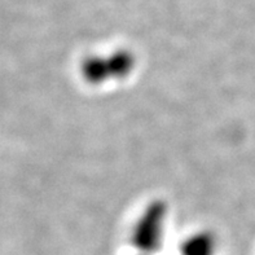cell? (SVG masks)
Masks as SVG:
<instances>
[{
    "label": "cell",
    "mask_w": 255,
    "mask_h": 255,
    "mask_svg": "<svg viewBox=\"0 0 255 255\" xmlns=\"http://www.w3.org/2000/svg\"><path fill=\"white\" fill-rule=\"evenodd\" d=\"M137 255H142V254H137Z\"/></svg>",
    "instance_id": "5"
},
{
    "label": "cell",
    "mask_w": 255,
    "mask_h": 255,
    "mask_svg": "<svg viewBox=\"0 0 255 255\" xmlns=\"http://www.w3.org/2000/svg\"><path fill=\"white\" fill-rule=\"evenodd\" d=\"M112 81H122L132 74L136 68V56L126 48L116 49L107 55Z\"/></svg>",
    "instance_id": "4"
},
{
    "label": "cell",
    "mask_w": 255,
    "mask_h": 255,
    "mask_svg": "<svg viewBox=\"0 0 255 255\" xmlns=\"http://www.w3.org/2000/svg\"><path fill=\"white\" fill-rule=\"evenodd\" d=\"M81 75L90 86H104L112 82L107 55H90L81 64Z\"/></svg>",
    "instance_id": "2"
},
{
    "label": "cell",
    "mask_w": 255,
    "mask_h": 255,
    "mask_svg": "<svg viewBox=\"0 0 255 255\" xmlns=\"http://www.w3.org/2000/svg\"><path fill=\"white\" fill-rule=\"evenodd\" d=\"M168 205L163 200H153L140 214L131 232V243L139 254L153 255L163 246Z\"/></svg>",
    "instance_id": "1"
},
{
    "label": "cell",
    "mask_w": 255,
    "mask_h": 255,
    "mask_svg": "<svg viewBox=\"0 0 255 255\" xmlns=\"http://www.w3.org/2000/svg\"><path fill=\"white\" fill-rule=\"evenodd\" d=\"M217 250V237L209 231H198L183 241L180 255H215Z\"/></svg>",
    "instance_id": "3"
}]
</instances>
